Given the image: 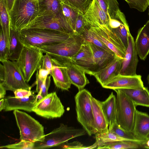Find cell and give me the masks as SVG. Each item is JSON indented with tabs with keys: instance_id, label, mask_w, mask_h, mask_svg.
Returning a JSON list of instances; mask_svg holds the SVG:
<instances>
[{
	"instance_id": "9c48e42d",
	"label": "cell",
	"mask_w": 149,
	"mask_h": 149,
	"mask_svg": "<svg viewBox=\"0 0 149 149\" xmlns=\"http://www.w3.org/2000/svg\"><path fill=\"white\" fill-rule=\"evenodd\" d=\"M43 55V52L37 48L24 46L16 61L27 83L38 70Z\"/></svg>"
},
{
	"instance_id": "e0dca14e",
	"label": "cell",
	"mask_w": 149,
	"mask_h": 149,
	"mask_svg": "<svg viewBox=\"0 0 149 149\" xmlns=\"http://www.w3.org/2000/svg\"><path fill=\"white\" fill-rule=\"evenodd\" d=\"M36 95L33 93L31 96L27 97L17 98L15 97H5L4 98L3 110L8 111L20 109L32 112L38 101Z\"/></svg>"
},
{
	"instance_id": "8d00e7d4",
	"label": "cell",
	"mask_w": 149,
	"mask_h": 149,
	"mask_svg": "<svg viewBox=\"0 0 149 149\" xmlns=\"http://www.w3.org/2000/svg\"><path fill=\"white\" fill-rule=\"evenodd\" d=\"M112 29L120 38L127 49L129 45V37L130 33L129 29L122 24L118 27Z\"/></svg>"
},
{
	"instance_id": "7dc6e473",
	"label": "cell",
	"mask_w": 149,
	"mask_h": 149,
	"mask_svg": "<svg viewBox=\"0 0 149 149\" xmlns=\"http://www.w3.org/2000/svg\"><path fill=\"white\" fill-rule=\"evenodd\" d=\"M122 24L119 21L115 19H110L109 24L112 29H115L119 27Z\"/></svg>"
},
{
	"instance_id": "1f68e13d",
	"label": "cell",
	"mask_w": 149,
	"mask_h": 149,
	"mask_svg": "<svg viewBox=\"0 0 149 149\" xmlns=\"http://www.w3.org/2000/svg\"><path fill=\"white\" fill-rule=\"evenodd\" d=\"M80 35L84 39L98 47L107 50L112 51L100 40L93 29L88 24Z\"/></svg>"
},
{
	"instance_id": "ac0fdd59",
	"label": "cell",
	"mask_w": 149,
	"mask_h": 149,
	"mask_svg": "<svg viewBox=\"0 0 149 149\" xmlns=\"http://www.w3.org/2000/svg\"><path fill=\"white\" fill-rule=\"evenodd\" d=\"M53 67L50 74L55 85L63 90L68 91L72 84L68 74L67 67L57 59L52 58Z\"/></svg>"
},
{
	"instance_id": "b9f144b4",
	"label": "cell",
	"mask_w": 149,
	"mask_h": 149,
	"mask_svg": "<svg viewBox=\"0 0 149 149\" xmlns=\"http://www.w3.org/2000/svg\"><path fill=\"white\" fill-rule=\"evenodd\" d=\"M40 66L42 69L49 70L50 72L52 70L53 67L52 57L47 53L43 55Z\"/></svg>"
},
{
	"instance_id": "484cf974",
	"label": "cell",
	"mask_w": 149,
	"mask_h": 149,
	"mask_svg": "<svg viewBox=\"0 0 149 149\" xmlns=\"http://www.w3.org/2000/svg\"><path fill=\"white\" fill-rule=\"evenodd\" d=\"M125 93L136 106L149 107V90L146 87L119 89Z\"/></svg>"
},
{
	"instance_id": "e575fe53",
	"label": "cell",
	"mask_w": 149,
	"mask_h": 149,
	"mask_svg": "<svg viewBox=\"0 0 149 149\" xmlns=\"http://www.w3.org/2000/svg\"><path fill=\"white\" fill-rule=\"evenodd\" d=\"M143 147L142 145L137 142L129 141H122L106 146L97 148L100 149H137Z\"/></svg>"
},
{
	"instance_id": "f6af8a7d",
	"label": "cell",
	"mask_w": 149,
	"mask_h": 149,
	"mask_svg": "<svg viewBox=\"0 0 149 149\" xmlns=\"http://www.w3.org/2000/svg\"><path fill=\"white\" fill-rule=\"evenodd\" d=\"M50 82L51 76H48L41 92V94L43 97L48 94V91L50 85Z\"/></svg>"
},
{
	"instance_id": "5b68a950",
	"label": "cell",
	"mask_w": 149,
	"mask_h": 149,
	"mask_svg": "<svg viewBox=\"0 0 149 149\" xmlns=\"http://www.w3.org/2000/svg\"><path fill=\"white\" fill-rule=\"evenodd\" d=\"M86 133L83 128H76L61 123L58 127L45 135L42 141L35 142L34 149L48 148L59 146Z\"/></svg>"
},
{
	"instance_id": "7a4b0ae2",
	"label": "cell",
	"mask_w": 149,
	"mask_h": 149,
	"mask_svg": "<svg viewBox=\"0 0 149 149\" xmlns=\"http://www.w3.org/2000/svg\"><path fill=\"white\" fill-rule=\"evenodd\" d=\"M38 0H14L9 13L10 28L19 31L26 29L38 17Z\"/></svg>"
},
{
	"instance_id": "5bb4252c",
	"label": "cell",
	"mask_w": 149,
	"mask_h": 149,
	"mask_svg": "<svg viewBox=\"0 0 149 149\" xmlns=\"http://www.w3.org/2000/svg\"><path fill=\"white\" fill-rule=\"evenodd\" d=\"M102 86L114 90L121 88H141L144 86L141 75L131 76L119 74L111 79Z\"/></svg>"
},
{
	"instance_id": "f546056e",
	"label": "cell",
	"mask_w": 149,
	"mask_h": 149,
	"mask_svg": "<svg viewBox=\"0 0 149 149\" xmlns=\"http://www.w3.org/2000/svg\"><path fill=\"white\" fill-rule=\"evenodd\" d=\"M0 17L1 28L8 46L10 34V19L6 0H0Z\"/></svg>"
},
{
	"instance_id": "11a10c76",
	"label": "cell",
	"mask_w": 149,
	"mask_h": 149,
	"mask_svg": "<svg viewBox=\"0 0 149 149\" xmlns=\"http://www.w3.org/2000/svg\"><path fill=\"white\" fill-rule=\"evenodd\" d=\"M148 140H149V134L148 136Z\"/></svg>"
},
{
	"instance_id": "cb8c5ba5",
	"label": "cell",
	"mask_w": 149,
	"mask_h": 149,
	"mask_svg": "<svg viewBox=\"0 0 149 149\" xmlns=\"http://www.w3.org/2000/svg\"><path fill=\"white\" fill-rule=\"evenodd\" d=\"M94 124V134L107 132L109 124L103 112L100 101L93 96L91 98Z\"/></svg>"
},
{
	"instance_id": "ffe728a7",
	"label": "cell",
	"mask_w": 149,
	"mask_h": 149,
	"mask_svg": "<svg viewBox=\"0 0 149 149\" xmlns=\"http://www.w3.org/2000/svg\"><path fill=\"white\" fill-rule=\"evenodd\" d=\"M132 132L143 143L148 140L149 134V115L148 113L136 110Z\"/></svg>"
},
{
	"instance_id": "ab89813d",
	"label": "cell",
	"mask_w": 149,
	"mask_h": 149,
	"mask_svg": "<svg viewBox=\"0 0 149 149\" xmlns=\"http://www.w3.org/2000/svg\"><path fill=\"white\" fill-rule=\"evenodd\" d=\"M61 146V148L64 149H90L97 148V146L95 143L93 145L88 146H84L81 142L77 141L72 142H66Z\"/></svg>"
},
{
	"instance_id": "7c38bea8",
	"label": "cell",
	"mask_w": 149,
	"mask_h": 149,
	"mask_svg": "<svg viewBox=\"0 0 149 149\" xmlns=\"http://www.w3.org/2000/svg\"><path fill=\"white\" fill-rule=\"evenodd\" d=\"M30 28L47 29L65 33H74L63 15L62 9L60 13L56 16L38 17L25 29Z\"/></svg>"
},
{
	"instance_id": "3957f363",
	"label": "cell",
	"mask_w": 149,
	"mask_h": 149,
	"mask_svg": "<svg viewBox=\"0 0 149 149\" xmlns=\"http://www.w3.org/2000/svg\"><path fill=\"white\" fill-rule=\"evenodd\" d=\"M83 40L80 35L74 33L62 42L36 48L60 61H70L71 58L80 48Z\"/></svg>"
},
{
	"instance_id": "ba28073f",
	"label": "cell",
	"mask_w": 149,
	"mask_h": 149,
	"mask_svg": "<svg viewBox=\"0 0 149 149\" xmlns=\"http://www.w3.org/2000/svg\"><path fill=\"white\" fill-rule=\"evenodd\" d=\"M3 77L2 84L6 90L13 92L19 89L31 90V87L26 82L16 61L7 60L3 62Z\"/></svg>"
},
{
	"instance_id": "52a82bcc",
	"label": "cell",
	"mask_w": 149,
	"mask_h": 149,
	"mask_svg": "<svg viewBox=\"0 0 149 149\" xmlns=\"http://www.w3.org/2000/svg\"><path fill=\"white\" fill-rule=\"evenodd\" d=\"M116 93V121L119 126L125 130L132 132L136 110L133 101L119 89Z\"/></svg>"
},
{
	"instance_id": "d4e9b609",
	"label": "cell",
	"mask_w": 149,
	"mask_h": 149,
	"mask_svg": "<svg viewBox=\"0 0 149 149\" xmlns=\"http://www.w3.org/2000/svg\"><path fill=\"white\" fill-rule=\"evenodd\" d=\"M101 8L109 15V18L120 22L129 29L125 16L120 10L117 0H96Z\"/></svg>"
},
{
	"instance_id": "f5cc1de1",
	"label": "cell",
	"mask_w": 149,
	"mask_h": 149,
	"mask_svg": "<svg viewBox=\"0 0 149 149\" xmlns=\"http://www.w3.org/2000/svg\"><path fill=\"white\" fill-rule=\"evenodd\" d=\"M43 98V97L40 93H38L36 95V98L38 101L42 99Z\"/></svg>"
},
{
	"instance_id": "d6986e66",
	"label": "cell",
	"mask_w": 149,
	"mask_h": 149,
	"mask_svg": "<svg viewBox=\"0 0 149 149\" xmlns=\"http://www.w3.org/2000/svg\"><path fill=\"white\" fill-rule=\"evenodd\" d=\"M88 42L93 53L95 63L92 74L93 75L95 73L106 67L118 57L113 51L105 50Z\"/></svg>"
},
{
	"instance_id": "8fae6325",
	"label": "cell",
	"mask_w": 149,
	"mask_h": 149,
	"mask_svg": "<svg viewBox=\"0 0 149 149\" xmlns=\"http://www.w3.org/2000/svg\"><path fill=\"white\" fill-rule=\"evenodd\" d=\"M100 40L114 52L117 56L123 59L127 49L122 41L111 28L100 25H90Z\"/></svg>"
},
{
	"instance_id": "9a60e30c",
	"label": "cell",
	"mask_w": 149,
	"mask_h": 149,
	"mask_svg": "<svg viewBox=\"0 0 149 149\" xmlns=\"http://www.w3.org/2000/svg\"><path fill=\"white\" fill-rule=\"evenodd\" d=\"M138 55L134 38L130 33L129 45L125 57L123 60L122 69L120 74L131 76L137 74L136 71L138 62Z\"/></svg>"
},
{
	"instance_id": "4fadbf2b",
	"label": "cell",
	"mask_w": 149,
	"mask_h": 149,
	"mask_svg": "<svg viewBox=\"0 0 149 149\" xmlns=\"http://www.w3.org/2000/svg\"><path fill=\"white\" fill-rule=\"evenodd\" d=\"M83 39L80 48L71 58L70 61L92 75L95 66L93 54L88 42Z\"/></svg>"
},
{
	"instance_id": "836d02e7",
	"label": "cell",
	"mask_w": 149,
	"mask_h": 149,
	"mask_svg": "<svg viewBox=\"0 0 149 149\" xmlns=\"http://www.w3.org/2000/svg\"><path fill=\"white\" fill-rule=\"evenodd\" d=\"M62 13L74 31L76 21L79 13L78 10L62 2Z\"/></svg>"
},
{
	"instance_id": "ee69618b",
	"label": "cell",
	"mask_w": 149,
	"mask_h": 149,
	"mask_svg": "<svg viewBox=\"0 0 149 149\" xmlns=\"http://www.w3.org/2000/svg\"><path fill=\"white\" fill-rule=\"evenodd\" d=\"M36 91L38 93L41 94L42 90L43 87L44 83L46 81L47 78L44 79H41L39 77L38 70L36 71Z\"/></svg>"
},
{
	"instance_id": "277c9868",
	"label": "cell",
	"mask_w": 149,
	"mask_h": 149,
	"mask_svg": "<svg viewBox=\"0 0 149 149\" xmlns=\"http://www.w3.org/2000/svg\"><path fill=\"white\" fill-rule=\"evenodd\" d=\"M19 131L20 140L33 142L42 141L44 127L38 121L25 112L16 110L13 112Z\"/></svg>"
},
{
	"instance_id": "603a6c76",
	"label": "cell",
	"mask_w": 149,
	"mask_h": 149,
	"mask_svg": "<svg viewBox=\"0 0 149 149\" xmlns=\"http://www.w3.org/2000/svg\"><path fill=\"white\" fill-rule=\"evenodd\" d=\"M134 45L140 59L145 60L149 53V20L139 31Z\"/></svg>"
},
{
	"instance_id": "8992f818",
	"label": "cell",
	"mask_w": 149,
	"mask_h": 149,
	"mask_svg": "<svg viewBox=\"0 0 149 149\" xmlns=\"http://www.w3.org/2000/svg\"><path fill=\"white\" fill-rule=\"evenodd\" d=\"M91 93L85 89L74 96L77 119L89 136L94 134V124Z\"/></svg>"
},
{
	"instance_id": "60d3db41",
	"label": "cell",
	"mask_w": 149,
	"mask_h": 149,
	"mask_svg": "<svg viewBox=\"0 0 149 149\" xmlns=\"http://www.w3.org/2000/svg\"><path fill=\"white\" fill-rule=\"evenodd\" d=\"M84 14L79 13L77 17L74 32L75 33L80 35L82 33L88 23L84 17Z\"/></svg>"
},
{
	"instance_id": "6da1fadb",
	"label": "cell",
	"mask_w": 149,
	"mask_h": 149,
	"mask_svg": "<svg viewBox=\"0 0 149 149\" xmlns=\"http://www.w3.org/2000/svg\"><path fill=\"white\" fill-rule=\"evenodd\" d=\"M19 31L20 40L24 46L35 47L62 42L74 33L40 28L25 29Z\"/></svg>"
},
{
	"instance_id": "816d5d0a",
	"label": "cell",
	"mask_w": 149,
	"mask_h": 149,
	"mask_svg": "<svg viewBox=\"0 0 149 149\" xmlns=\"http://www.w3.org/2000/svg\"><path fill=\"white\" fill-rule=\"evenodd\" d=\"M4 98L1 99L0 101V111H1L4 109Z\"/></svg>"
},
{
	"instance_id": "7bdbcfd3",
	"label": "cell",
	"mask_w": 149,
	"mask_h": 149,
	"mask_svg": "<svg viewBox=\"0 0 149 149\" xmlns=\"http://www.w3.org/2000/svg\"><path fill=\"white\" fill-rule=\"evenodd\" d=\"M14 93L15 97L17 98L29 97L33 93L31 90L23 89H17Z\"/></svg>"
},
{
	"instance_id": "681fc988",
	"label": "cell",
	"mask_w": 149,
	"mask_h": 149,
	"mask_svg": "<svg viewBox=\"0 0 149 149\" xmlns=\"http://www.w3.org/2000/svg\"><path fill=\"white\" fill-rule=\"evenodd\" d=\"M6 91L2 84L0 83V98L1 99L5 97Z\"/></svg>"
},
{
	"instance_id": "44dd1931",
	"label": "cell",
	"mask_w": 149,
	"mask_h": 149,
	"mask_svg": "<svg viewBox=\"0 0 149 149\" xmlns=\"http://www.w3.org/2000/svg\"><path fill=\"white\" fill-rule=\"evenodd\" d=\"M59 61L67 67L71 84L76 86L79 91L84 89L85 86L89 83L84 70L70 61Z\"/></svg>"
},
{
	"instance_id": "2e32d148",
	"label": "cell",
	"mask_w": 149,
	"mask_h": 149,
	"mask_svg": "<svg viewBox=\"0 0 149 149\" xmlns=\"http://www.w3.org/2000/svg\"><path fill=\"white\" fill-rule=\"evenodd\" d=\"M84 17L89 25H103L111 28L109 15L101 8L96 0L92 1Z\"/></svg>"
},
{
	"instance_id": "d590c367",
	"label": "cell",
	"mask_w": 149,
	"mask_h": 149,
	"mask_svg": "<svg viewBox=\"0 0 149 149\" xmlns=\"http://www.w3.org/2000/svg\"><path fill=\"white\" fill-rule=\"evenodd\" d=\"M62 2L84 14L90 6L91 0H61Z\"/></svg>"
},
{
	"instance_id": "7402d4cb",
	"label": "cell",
	"mask_w": 149,
	"mask_h": 149,
	"mask_svg": "<svg viewBox=\"0 0 149 149\" xmlns=\"http://www.w3.org/2000/svg\"><path fill=\"white\" fill-rule=\"evenodd\" d=\"M123 60L117 57L106 67L94 73L93 76L102 86L111 79L120 74Z\"/></svg>"
},
{
	"instance_id": "9f6ffc18",
	"label": "cell",
	"mask_w": 149,
	"mask_h": 149,
	"mask_svg": "<svg viewBox=\"0 0 149 149\" xmlns=\"http://www.w3.org/2000/svg\"></svg>"
},
{
	"instance_id": "83f0119b",
	"label": "cell",
	"mask_w": 149,
	"mask_h": 149,
	"mask_svg": "<svg viewBox=\"0 0 149 149\" xmlns=\"http://www.w3.org/2000/svg\"><path fill=\"white\" fill-rule=\"evenodd\" d=\"M39 11L38 16H54L61 12V0H38Z\"/></svg>"
},
{
	"instance_id": "c3c4849f",
	"label": "cell",
	"mask_w": 149,
	"mask_h": 149,
	"mask_svg": "<svg viewBox=\"0 0 149 149\" xmlns=\"http://www.w3.org/2000/svg\"><path fill=\"white\" fill-rule=\"evenodd\" d=\"M129 5L130 8H133L138 4L142 0H125Z\"/></svg>"
},
{
	"instance_id": "d6a6232c",
	"label": "cell",
	"mask_w": 149,
	"mask_h": 149,
	"mask_svg": "<svg viewBox=\"0 0 149 149\" xmlns=\"http://www.w3.org/2000/svg\"><path fill=\"white\" fill-rule=\"evenodd\" d=\"M108 130L113 132L121 138L138 142L142 146L143 143V142L139 140L135 137L132 132L125 130L120 127L116 121L109 126Z\"/></svg>"
},
{
	"instance_id": "bcb514c9",
	"label": "cell",
	"mask_w": 149,
	"mask_h": 149,
	"mask_svg": "<svg viewBox=\"0 0 149 149\" xmlns=\"http://www.w3.org/2000/svg\"><path fill=\"white\" fill-rule=\"evenodd\" d=\"M38 70V76L41 79H45L50 74V72L49 70L42 68L40 65Z\"/></svg>"
},
{
	"instance_id": "4316f807",
	"label": "cell",
	"mask_w": 149,
	"mask_h": 149,
	"mask_svg": "<svg viewBox=\"0 0 149 149\" xmlns=\"http://www.w3.org/2000/svg\"><path fill=\"white\" fill-rule=\"evenodd\" d=\"M24 46L20 40L19 31L10 28L8 59L17 61Z\"/></svg>"
},
{
	"instance_id": "4dcf8cb0",
	"label": "cell",
	"mask_w": 149,
	"mask_h": 149,
	"mask_svg": "<svg viewBox=\"0 0 149 149\" xmlns=\"http://www.w3.org/2000/svg\"><path fill=\"white\" fill-rule=\"evenodd\" d=\"M95 135V143L97 146V148L112 144L118 141H129L120 137L109 130L107 132L97 133Z\"/></svg>"
},
{
	"instance_id": "f907efd6",
	"label": "cell",
	"mask_w": 149,
	"mask_h": 149,
	"mask_svg": "<svg viewBox=\"0 0 149 149\" xmlns=\"http://www.w3.org/2000/svg\"><path fill=\"white\" fill-rule=\"evenodd\" d=\"M9 13L11 10L14 3V0H6Z\"/></svg>"
},
{
	"instance_id": "74e56055",
	"label": "cell",
	"mask_w": 149,
	"mask_h": 149,
	"mask_svg": "<svg viewBox=\"0 0 149 149\" xmlns=\"http://www.w3.org/2000/svg\"><path fill=\"white\" fill-rule=\"evenodd\" d=\"M35 143L21 140L18 143L1 146L0 148L13 149H34Z\"/></svg>"
},
{
	"instance_id": "30bf717a",
	"label": "cell",
	"mask_w": 149,
	"mask_h": 149,
	"mask_svg": "<svg viewBox=\"0 0 149 149\" xmlns=\"http://www.w3.org/2000/svg\"><path fill=\"white\" fill-rule=\"evenodd\" d=\"M32 111L38 115L48 119L60 118L65 111L64 106L55 92L48 93L38 101Z\"/></svg>"
},
{
	"instance_id": "db71d44e",
	"label": "cell",
	"mask_w": 149,
	"mask_h": 149,
	"mask_svg": "<svg viewBox=\"0 0 149 149\" xmlns=\"http://www.w3.org/2000/svg\"><path fill=\"white\" fill-rule=\"evenodd\" d=\"M147 79L148 81V84H149V74L148 75L147 78Z\"/></svg>"
},
{
	"instance_id": "f1b7e54d",
	"label": "cell",
	"mask_w": 149,
	"mask_h": 149,
	"mask_svg": "<svg viewBox=\"0 0 149 149\" xmlns=\"http://www.w3.org/2000/svg\"><path fill=\"white\" fill-rule=\"evenodd\" d=\"M102 108L109 126L116 121V97L112 92L104 101H100Z\"/></svg>"
},
{
	"instance_id": "f35d334b",
	"label": "cell",
	"mask_w": 149,
	"mask_h": 149,
	"mask_svg": "<svg viewBox=\"0 0 149 149\" xmlns=\"http://www.w3.org/2000/svg\"><path fill=\"white\" fill-rule=\"evenodd\" d=\"M8 46L5 37L1 28L0 36V61L2 63L8 60Z\"/></svg>"
}]
</instances>
